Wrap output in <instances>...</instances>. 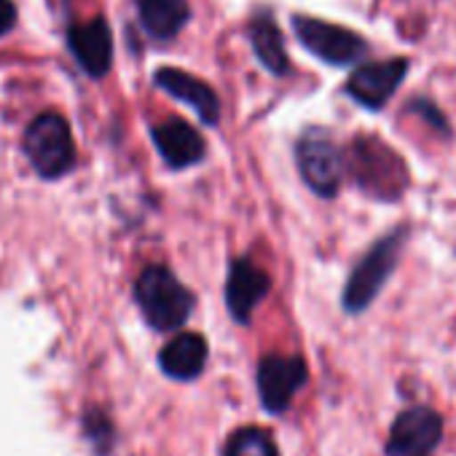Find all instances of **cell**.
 Returning <instances> with one entry per match:
<instances>
[{
    "mask_svg": "<svg viewBox=\"0 0 456 456\" xmlns=\"http://www.w3.org/2000/svg\"><path fill=\"white\" fill-rule=\"evenodd\" d=\"M269 277L264 269H258L250 261H237L232 266V274H228V285H225V301H228V312L232 317L242 325L250 322L256 306L266 298L269 293Z\"/></svg>",
    "mask_w": 456,
    "mask_h": 456,
    "instance_id": "cell-12",
    "label": "cell"
},
{
    "mask_svg": "<svg viewBox=\"0 0 456 456\" xmlns=\"http://www.w3.org/2000/svg\"><path fill=\"white\" fill-rule=\"evenodd\" d=\"M153 142L161 159L175 169H185L204 159V137L183 118H169L159 124L153 129Z\"/></svg>",
    "mask_w": 456,
    "mask_h": 456,
    "instance_id": "cell-13",
    "label": "cell"
},
{
    "mask_svg": "<svg viewBox=\"0 0 456 456\" xmlns=\"http://www.w3.org/2000/svg\"><path fill=\"white\" fill-rule=\"evenodd\" d=\"M25 156L41 177H62L76 164V145L68 121L60 113H41L25 132Z\"/></svg>",
    "mask_w": 456,
    "mask_h": 456,
    "instance_id": "cell-4",
    "label": "cell"
},
{
    "mask_svg": "<svg viewBox=\"0 0 456 456\" xmlns=\"http://www.w3.org/2000/svg\"><path fill=\"white\" fill-rule=\"evenodd\" d=\"M408 73V60H384L357 68L346 81V94L368 110H381Z\"/></svg>",
    "mask_w": 456,
    "mask_h": 456,
    "instance_id": "cell-9",
    "label": "cell"
},
{
    "mask_svg": "<svg viewBox=\"0 0 456 456\" xmlns=\"http://www.w3.org/2000/svg\"><path fill=\"white\" fill-rule=\"evenodd\" d=\"M296 161L304 183L322 199H333L344 180V156L325 129H309L296 145Z\"/></svg>",
    "mask_w": 456,
    "mask_h": 456,
    "instance_id": "cell-5",
    "label": "cell"
},
{
    "mask_svg": "<svg viewBox=\"0 0 456 456\" xmlns=\"http://www.w3.org/2000/svg\"><path fill=\"white\" fill-rule=\"evenodd\" d=\"M346 167L370 199L397 201L408 188V167L405 161L379 137L362 134L354 137L349 145Z\"/></svg>",
    "mask_w": 456,
    "mask_h": 456,
    "instance_id": "cell-2",
    "label": "cell"
},
{
    "mask_svg": "<svg viewBox=\"0 0 456 456\" xmlns=\"http://www.w3.org/2000/svg\"><path fill=\"white\" fill-rule=\"evenodd\" d=\"M134 296L142 317L156 330H177L193 312V296L164 266L145 269L137 280Z\"/></svg>",
    "mask_w": 456,
    "mask_h": 456,
    "instance_id": "cell-3",
    "label": "cell"
},
{
    "mask_svg": "<svg viewBox=\"0 0 456 456\" xmlns=\"http://www.w3.org/2000/svg\"><path fill=\"white\" fill-rule=\"evenodd\" d=\"M68 49L92 78H102L113 65V36L102 17L68 28Z\"/></svg>",
    "mask_w": 456,
    "mask_h": 456,
    "instance_id": "cell-10",
    "label": "cell"
},
{
    "mask_svg": "<svg viewBox=\"0 0 456 456\" xmlns=\"http://www.w3.org/2000/svg\"><path fill=\"white\" fill-rule=\"evenodd\" d=\"M411 234L408 225H397L389 234H384L381 240H376L370 245V250L357 261V266L352 269L341 304L346 314H362L384 290V285L389 282V277L395 274L397 264H400V253L405 248V240Z\"/></svg>",
    "mask_w": 456,
    "mask_h": 456,
    "instance_id": "cell-1",
    "label": "cell"
},
{
    "mask_svg": "<svg viewBox=\"0 0 456 456\" xmlns=\"http://www.w3.org/2000/svg\"><path fill=\"white\" fill-rule=\"evenodd\" d=\"M161 370L177 381H191L204 370L207 362V341L196 333L175 336L159 354Z\"/></svg>",
    "mask_w": 456,
    "mask_h": 456,
    "instance_id": "cell-15",
    "label": "cell"
},
{
    "mask_svg": "<svg viewBox=\"0 0 456 456\" xmlns=\"http://www.w3.org/2000/svg\"><path fill=\"white\" fill-rule=\"evenodd\" d=\"M250 44L256 57L261 60V65L274 73V76H285L290 70V60L285 52V41L282 33L274 22V17L269 12H258L250 22Z\"/></svg>",
    "mask_w": 456,
    "mask_h": 456,
    "instance_id": "cell-16",
    "label": "cell"
},
{
    "mask_svg": "<svg viewBox=\"0 0 456 456\" xmlns=\"http://www.w3.org/2000/svg\"><path fill=\"white\" fill-rule=\"evenodd\" d=\"M17 25V6L14 0H0V38L9 36Z\"/></svg>",
    "mask_w": 456,
    "mask_h": 456,
    "instance_id": "cell-18",
    "label": "cell"
},
{
    "mask_svg": "<svg viewBox=\"0 0 456 456\" xmlns=\"http://www.w3.org/2000/svg\"><path fill=\"white\" fill-rule=\"evenodd\" d=\"M140 12V25L153 41H172L188 22V0H134Z\"/></svg>",
    "mask_w": 456,
    "mask_h": 456,
    "instance_id": "cell-14",
    "label": "cell"
},
{
    "mask_svg": "<svg viewBox=\"0 0 456 456\" xmlns=\"http://www.w3.org/2000/svg\"><path fill=\"white\" fill-rule=\"evenodd\" d=\"M153 81L161 92H167L169 97L185 102L188 108L196 110V116L207 124L215 126L220 121V100L212 92V86H207L201 78H193L185 70H175V68H159L153 73Z\"/></svg>",
    "mask_w": 456,
    "mask_h": 456,
    "instance_id": "cell-11",
    "label": "cell"
},
{
    "mask_svg": "<svg viewBox=\"0 0 456 456\" xmlns=\"http://www.w3.org/2000/svg\"><path fill=\"white\" fill-rule=\"evenodd\" d=\"M443 440V416L427 405H413L395 416L387 437V456H429Z\"/></svg>",
    "mask_w": 456,
    "mask_h": 456,
    "instance_id": "cell-7",
    "label": "cell"
},
{
    "mask_svg": "<svg viewBox=\"0 0 456 456\" xmlns=\"http://www.w3.org/2000/svg\"><path fill=\"white\" fill-rule=\"evenodd\" d=\"M411 108H413V110L419 108V113H424V116L429 118V124H435V126H437V129H440L443 134H448V124H445V116H443V113H437V110H435V108H432L429 102H424V100L419 102V100H416V102H411Z\"/></svg>",
    "mask_w": 456,
    "mask_h": 456,
    "instance_id": "cell-19",
    "label": "cell"
},
{
    "mask_svg": "<svg viewBox=\"0 0 456 456\" xmlns=\"http://www.w3.org/2000/svg\"><path fill=\"white\" fill-rule=\"evenodd\" d=\"M309 370L301 357L269 354L258 365V392L269 413H285L296 392L306 384Z\"/></svg>",
    "mask_w": 456,
    "mask_h": 456,
    "instance_id": "cell-8",
    "label": "cell"
},
{
    "mask_svg": "<svg viewBox=\"0 0 456 456\" xmlns=\"http://www.w3.org/2000/svg\"><path fill=\"white\" fill-rule=\"evenodd\" d=\"M223 456H280V448L266 429L248 427L232 435V440L225 443Z\"/></svg>",
    "mask_w": 456,
    "mask_h": 456,
    "instance_id": "cell-17",
    "label": "cell"
},
{
    "mask_svg": "<svg viewBox=\"0 0 456 456\" xmlns=\"http://www.w3.org/2000/svg\"><path fill=\"white\" fill-rule=\"evenodd\" d=\"M293 30L304 49H309L317 60L336 65V68L354 65L368 52V44L357 33L330 25V22H322V20L293 17Z\"/></svg>",
    "mask_w": 456,
    "mask_h": 456,
    "instance_id": "cell-6",
    "label": "cell"
}]
</instances>
